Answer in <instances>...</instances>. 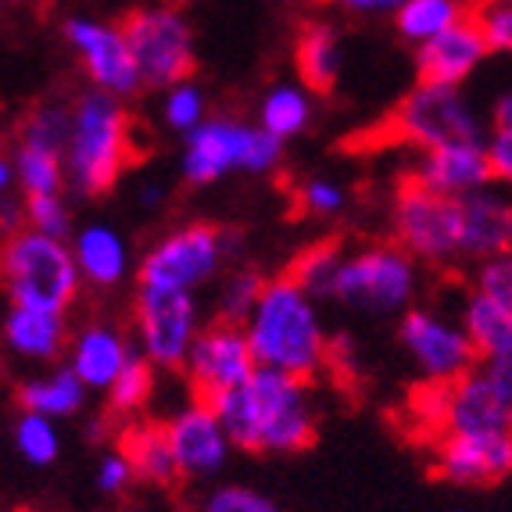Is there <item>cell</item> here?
Instances as JSON below:
<instances>
[{
    "label": "cell",
    "instance_id": "1",
    "mask_svg": "<svg viewBox=\"0 0 512 512\" xmlns=\"http://www.w3.org/2000/svg\"><path fill=\"white\" fill-rule=\"evenodd\" d=\"M233 448L251 455H294L316 441L312 380L255 366L240 384L208 398Z\"/></svg>",
    "mask_w": 512,
    "mask_h": 512
},
{
    "label": "cell",
    "instance_id": "2",
    "mask_svg": "<svg viewBox=\"0 0 512 512\" xmlns=\"http://www.w3.org/2000/svg\"><path fill=\"white\" fill-rule=\"evenodd\" d=\"M255 366L316 380L326 369L330 333L319 316V301L305 294L291 276H265L251 316L240 323Z\"/></svg>",
    "mask_w": 512,
    "mask_h": 512
},
{
    "label": "cell",
    "instance_id": "3",
    "mask_svg": "<svg viewBox=\"0 0 512 512\" xmlns=\"http://www.w3.org/2000/svg\"><path fill=\"white\" fill-rule=\"evenodd\" d=\"M133 115L126 101L101 90H83L69 104V140L61 151L65 190L76 197L108 194L133 162Z\"/></svg>",
    "mask_w": 512,
    "mask_h": 512
},
{
    "label": "cell",
    "instance_id": "4",
    "mask_svg": "<svg viewBox=\"0 0 512 512\" xmlns=\"http://www.w3.org/2000/svg\"><path fill=\"white\" fill-rule=\"evenodd\" d=\"M0 291L8 305L69 316L83 294L69 240L43 237L26 226L0 237Z\"/></svg>",
    "mask_w": 512,
    "mask_h": 512
},
{
    "label": "cell",
    "instance_id": "5",
    "mask_svg": "<svg viewBox=\"0 0 512 512\" xmlns=\"http://www.w3.org/2000/svg\"><path fill=\"white\" fill-rule=\"evenodd\" d=\"M416 412L437 437L512 430V362H477L452 384H427Z\"/></svg>",
    "mask_w": 512,
    "mask_h": 512
},
{
    "label": "cell",
    "instance_id": "6",
    "mask_svg": "<svg viewBox=\"0 0 512 512\" xmlns=\"http://www.w3.org/2000/svg\"><path fill=\"white\" fill-rule=\"evenodd\" d=\"M287 144L269 137L255 122L233 115H208L183 137L180 176L190 187H212L233 172L244 176H273L283 165Z\"/></svg>",
    "mask_w": 512,
    "mask_h": 512
},
{
    "label": "cell",
    "instance_id": "7",
    "mask_svg": "<svg viewBox=\"0 0 512 512\" xmlns=\"http://www.w3.org/2000/svg\"><path fill=\"white\" fill-rule=\"evenodd\" d=\"M244 251L237 230H222L212 222H187L162 233L147 255L137 262V283L176 287V291H201Z\"/></svg>",
    "mask_w": 512,
    "mask_h": 512
},
{
    "label": "cell",
    "instance_id": "8",
    "mask_svg": "<svg viewBox=\"0 0 512 512\" xmlns=\"http://www.w3.org/2000/svg\"><path fill=\"white\" fill-rule=\"evenodd\" d=\"M419 262L398 244H366L344 251L330 298L362 316H402L416 305Z\"/></svg>",
    "mask_w": 512,
    "mask_h": 512
},
{
    "label": "cell",
    "instance_id": "9",
    "mask_svg": "<svg viewBox=\"0 0 512 512\" xmlns=\"http://www.w3.org/2000/svg\"><path fill=\"white\" fill-rule=\"evenodd\" d=\"M119 26L144 90H165V86L194 76L197 40L180 4H169V0L144 4V8L129 11Z\"/></svg>",
    "mask_w": 512,
    "mask_h": 512
},
{
    "label": "cell",
    "instance_id": "10",
    "mask_svg": "<svg viewBox=\"0 0 512 512\" xmlns=\"http://www.w3.org/2000/svg\"><path fill=\"white\" fill-rule=\"evenodd\" d=\"M391 137L416 151H430L441 144L462 140H484L487 126L477 115L473 101L462 94V86L416 83L391 111Z\"/></svg>",
    "mask_w": 512,
    "mask_h": 512
},
{
    "label": "cell",
    "instance_id": "11",
    "mask_svg": "<svg viewBox=\"0 0 512 512\" xmlns=\"http://www.w3.org/2000/svg\"><path fill=\"white\" fill-rule=\"evenodd\" d=\"M205 326L194 291L137 283L133 294V348L154 369H180L183 355Z\"/></svg>",
    "mask_w": 512,
    "mask_h": 512
},
{
    "label": "cell",
    "instance_id": "12",
    "mask_svg": "<svg viewBox=\"0 0 512 512\" xmlns=\"http://www.w3.org/2000/svg\"><path fill=\"white\" fill-rule=\"evenodd\" d=\"M394 244L419 265L459 262V201L405 180L391 201Z\"/></svg>",
    "mask_w": 512,
    "mask_h": 512
},
{
    "label": "cell",
    "instance_id": "13",
    "mask_svg": "<svg viewBox=\"0 0 512 512\" xmlns=\"http://www.w3.org/2000/svg\"><path fill=\"white\" fill-rule=\"evenodd\" d=\"M398 341H402L405 355L416 362L423 384H452L477 366V351H473L466 330L444 316L441 308H405L402 323H398Z\"/></svg>",
    "mask_w": 512,
    "mask_h": 512
},
{
    "label": "cell",
    "instance_id": "14",
    "mask_svg": "<svg viewBox=\"0 0 512 512\" xmlns=\"http://www.w3.org/2000/svg\"><path fill=\"white\" fill-rule=\"evenodd\" d=\"M61 33H65V43L79 58L83 72L90 76L94 90L119 97V101H129L144 90L119 22H104L94 15H69L61 22Z\"/></svg>",
    "mask_w": 512,
    "mask_h": 512
},
{
    "label": "cell",
    "instance_id": "15",
    "mask_svg": "<svg viewBox=\"0 0 512 512\" xmlns=\"http://www.w3.org/2000/svg\"><path fill=\"white\" fill-rule=\"evenodd\" d=\"M251 369H255V359H251L244 330L215 319V323L201 326V333H197L194 344L187 348V355H183L176 373H183V380H187L194 398L208 402V398H215V394L226 391V387L240 384Z\"/></svg>",
    "mask_w": 512,
    "mask_h": 512
},
{
    "label": "cell",
    "instance_id": "16",
    "mask_svg": "<svg viewBox=\"0 0 512 512\" xmlns=\"http://www.w3.org/2000/svg\"><path fill=\"white\" fill-rule=\"evenodd\" d=\"M162 427L180 480H212L230 466L233 444L208 402L190 398Z\"/></svg>",
    "mask_w": 512,
    "mask_h": 512
},
{
    "label": "cell",
    "instance_id": "17",
    "mask_svg": "<svg viewBox=\"0 0 512 512\" xmlns=\"http://www.w3.org/2000/svg\"><path fill=\"white\" fill-rule=\"evenodd\" d=\"M434 466L448 484L495 487L512 473V430L498 434H441Z\"/></svg>",
    "mask_w": 512,
    "mask_h": 512
},
{
    "label": "cell",
    "instance_id": "18",
    "mask_svg": "<svg viewBox=\"0 0 512 512\" xmlns=\"http://www.w3.org/2000/svg\"><path fill=\"white\" fill-rule=\"evenodd\" d=\"M409 183L441 197H462L480 187H491V165H487L484 140H462V144H441L419 151L409 169Z\"/></svg>",
    "mask_w": 512,
    "mask_h": 512
},
{
    "label": "cell",
    "instance_id": "19",
    "mask_svg": "<svg viewBox=\"0 0 512 512\" xmlns=\"http://www.w3.org/2000/svg\"><path fill=\"white\" fill-rule=\"evenodd\" d=\"M459 201V262H484V258L509 255L512 248V205L509 197L491 183Z\"/></svg>",
    "mask_w": 512,
    "mask_h": 512
},
{
    "label": "cell",
    "instance_id": "20",
    "mask_svg": "<svg viewBox=\"0 0 512 512\" xmlns=\"http://www.w3.org/2000/svg\"><path fill=\"white\" fill-rule=\"evenodd\" d=\"M491 58L484 47V40L473 29L470 15L455 22L452 29L430 36L427 43H419L412 54L419 83H441V86H462L473 72Z\"/></svg>",
    "mask_w": 512,
    "mask_h": 512
},
{
    "label": "cell",
    "instance_id": "21",
    "mask_svg": "<svg viewBox=\"0 0 512 512\" xmlns=\"http://www.w3.org/2000/svg\"><path fill=\"white\" fill-rule=\"evenodd\" d=\"M69 316L61 312H40V308L8 305L0 312V351L11 359L33 362V366H54L69 344Z\"/></svg>",
    "mask_w": 512,
    "mask_h": 512
},
{
    "label": "cell",
    "instance_id": "22",
    "mask_svg": "<svg viewBox=\"0 0 512 512\" xmlns=\"http://www.w3.org/2000/svg\"><path fill=\"white\" fill-rule=\"evenodd\" d=\"M133 351L137 348L126 337V330L111 323H86L76 333H69L65 366L83 380L86 391H108Z\"/></svg>",
    "mask_w": 512,
    "mask_h": 512
},
{
    "label": "cell",
    "instance_id": "23",
    "mask_svg": "<svg viewBox=\"0 0 512 512\" xmlns=\"http://www.w3.org/2000/svg\"><path fill=\"white\" fill-rule=\"evenodd\" d=\"M72 262L83 280V287L94 291H111L126 283L129 269H133V255H129V240L122 237L119 226L111 222H86L76 226L69 237Z\"/></svg>",
    "mask_w": 512,
    "mask_h": 512
},
{
    "label": "cell",
    "instance_id": "24",
    "mask_svg": "<svg viewBox=\"0 0 512 512\" xmlns=\"http://www.w3.org/2000/svg\"><path fill=\"white\" fill-rule=\"evenodd\" d=\"M294 69H298V83H305L312 94H330L344 69L341 26L326 18L305 22L294 40Z\"/></svg>",
    "mask_w": 512,
    "mask_h": 512
},
{
    "label": "cell",
    "instance_id": "25",
    "mask_svg": "<svg viewBox=\"0 0 512 512\" xmlns=\"http://www.w3.org/2000/svg\"><path fill=\"white\" fill-rule=\"evenodd\" d=\"M86 398L90 391L83 387L76 373H72L65 362H54L47 366L43 373L26 376L15 391V402L22 412H36V416H47V419H72L86 409Z\"/></svg>",
    "mask_w": 512,
    "mask_h": 512
},
{
    "label": "cell",
    "instance_id": "26",
    "mask_svg": "<svg viewBox=\"0 0 512 512\" xmlns=\"http://www.w3.org/2000/svg\"><path fill=\"white\" fill-rule=\"evenodd\" d=\"M459 326L470 337L477 362H512V305L470 291Z\"/></svg>",
    "mask_w": 512,
    "mask_h": 512
},
{
    "label": "cell",
    "instance_id": "27",
    "mask_svg": "<svg viewBox=\"0 0 512 512\" xmlns=\"http://www.w3.org/2000/svg\"><path fill=\"white\" fill-rule=\"evenodd\" d=\"M316 119V97L298 79H276L262 97H258V129H265L276 140L301 137Z\"/></svg>",
    "mask_w": 512,
    "mask_h": 512
},
{
    "label": "cell",
    "instance_id": "28",
    "mask_svg": "<svg viewBox=\"0 0 512 512\" xmlns=\"http://www.w3.org/2000/svg\"><path fill=\"white\" fill-rule=\"evenodd\" d=\"M119 452L126 455L133 480H144L151 487H172L180 480L162 423H129L122 430Z\"/></svg>",
    "mask_w": 512,
    "mask_h": 512
},
{
    "label": "cell",
    "instance_id": "29",
    "mask_svg": "<svg viewBox=\"0 0 512 512\" xmlns=\"http://www.w3.org/2000/svg\"><path fill=\"white\" fill-rule=\"evenodd\" d=\"M473 0H402V8L394 11V33L402 36L405 43L419 47L427 43L430 36L452 29L455 22L470 15Z\"/></svg>",
    "mask_w": 512,
    "mask_h": 512
},
{
    "label": "cell",
    "instance_id": "30",
    "mask_svg": "<svg viewBox=\"0 0 512 512\" xmlns=\"http://www.w3.org/2000/svg\"><path fill=\"white\" fill-rule=\"evenodd\" d=\"M154 384H158V369L147 359H140L137 351L129 355V362L122 366V373L111 380V387L104 391V409L111 419L137 416L140 409H147V402L154 398Z\"/></svg>",
    "mask_w": 512,
    "mask_h": 512
},
{
    "label": "cell",
    "instance_id": "31",
    "mask_svg": "<svg viewBox=\"0 0 512 512\" xmlns=\"http://www.w3.org/2000/svg\"><path fill=\"white\" fill-rule=\"evenodd\" d=\"M11 158V176L22 197H43V194H65V169L61 154L36 151V147L15 144Z\"/></svg>",
    "mask_w": 512,
    "mask_h": 512
},
{
    "label": "cell",
    "instance_id": "32",
    "mask_svg": "<svg viewBox=\"0 0 512 512\" xmlns=\"http://www.w3.org/2000/svg\"><path fill=\"white\" fill-rule=\"evenodd\" d=\"M11 441H15V452L22 455V462L43 470V466H54L61 455V430L54 419L36 416V412H18L15 427H11Z\"/></svg>",
    "mask_w": 512,
    "mask_h": 512
},
{
    "label": "cell",
    "instance_id": "33",
    "mask_svg": "<svg viewBox=\"0 0 512 512\" xmlns=\"http://www.w3.org/2000/svg\"><path fill=\"white\" fill-rule=\"evenodd\" d=\"M341 258H344L341 244H337V240H323V244H312L308 251H301L287 276H291L305 294L323 301V298H330V291H333V276H337Z\"/></svg>",
    "mask_w": 512,
    "mask_h": 512
},
{
    "label": "cell",
    "instance_id": "34",
    "mask_svg": "<svg viewBox=\"0 0 512 512\" xmlns=\"http://www.w3.org/2000/svg\"><path fill=\"white\" fill-rule=\"evenodd\" d=\"M265 276L251 265H240V269H230V273L219 280V291H215V319L219 323H233L240 326L251 316L258 294H262Z\"/></svg>",
    "mask_w": 512,
    "mask_h": 512
},
{
    "label": "cell",
    "instance_id": "35",
    "mask_svg": "<svg viewBox=\"0 0 512 512\" xmlns=\"http://www.w3.org/2000/svg\"><path fill=\"white\" fill-rule=\"evenodd\" d=\"M158 115H162V126L169 129V133H180V137H187L190 129L201 126V122L212 115V111H208L205 86H197L194 79H180V83L165 86Z\"/></svg>",
    "mask_w": 512,
    "mask_h": 512
},
{
    "label": "cell",
    "instance_id": "36",
    "mask_svg": "<svg viewBox=\"0 0 512 512\" xmlns=\"http://www.w3.org/2000/svg\"><path fill=\"white\" fill-rule=\"evenodd\" d=\"M65 140H69V104L65 101L36 104L22 122V133H18V144L51 154L65 151Z\"/></svg>",
    "mask_w": 512,
    "mask_h": 512
},
{
    "label": "cell",
    "instance_id": "37",
    "mask_svg": "<svg viewBox=\"0 0 512 512\" xmlns=\"http://www.w3.org/2000/svg\"><path fill=\"white\" fill-rule=\"evenodd\" d=\"M22 219H26V230H36L54 240H69L72 230H76L72 201L65 194L22 197Z\"/></svg>",
    "mask_w": 512,
    "mask_h": 512
},
{
    "label": "cell",
    "instance_id": "38",
    "mask_svg": "<svg viewBox=\"0 0 512 512\" xmlns=\"http://www.w3.org/2000/svg\"><path fill=\"white\" fill-rule=\"evenodd\" d=\"M294 205H298V212L308 215V219H333V215H341L344 208L351 205V197H348V190L337 180H330V176H308V180H301L298 190H294Z\"/></svg>",
    "mask_w": 512,
    "mask_h": 512
},
{
    "label": "cell",
    "instance_id": "39",
    "mask_svg": "<svg viewBox=\"0 0 512 512\" xmlns=\"http://www.w3.org/2000/svg\"><path fill=\"white\" fill-rule=\"evenodd\" d=\"M470 22L484 40L487 54L512 51V0H480L470 8Z\"/></svg>",
    "mask_w": 512,
    "mask_h": 512
},
{
    "label": "cell",
    "instance_id": "40",
    "mask_svg": "<svg viewBox=\"0 0 512 512\" xmlns=\"http://www.w3.org/2000/svg\"><path fill=\"white\" fill-rule=\"evenodd\" d=\"M197 512H283L273 498L251 484H219L212 487Z\"/></svg>",
    "mask_w": 512,
    "mask_h": 512
},
{
    "label": "cell",
    "instance_id": "41",
    "mask_svg": "<svg viewBox=\"0 0 512 512\" xmlns=\"http://www.w3.org/2000/svg\"><path fill=\"white\" fill-rule=\"evenodd\" d=\"M473 291L512 305V255H495L477 262L473 269Z\"/></svg>",
    "mask_w": 512,
    "mask_h": 512
},
{
    "label": "cell",
    "instance_id": "42",
    "mask_svg": "<svg viewBox=\"0 0 512 512\" xmlns=\"http://www.w3.org/2000/svg\"><path fill=\"white\" fill-rule=\"evenodd\" d=\"M94 484L101 495H122V491L133 484V470H129L126 455H122L119 448L101 452V459H97V466H94Z\"/></svg>",
    "mask_w": 512,
    "mask_h": 512
},
{
    "label": "cell",
    "instance_id": "43",
    "mask_svg": "<svg viewBox=\"0 0 512 512\" xmlns=\"http://www.w3.org/2000/svg\"><path fill=\"white\" fill-rule=\"evenodd\" d=\"M484 154L491 165V176L505 183L512 176V129H487L484 133Z\"/></svg>",
    "mask_w": 512,
    "mask_h": 512
},
{
    "label": "cell",
    "instance_id": "44",
    "mask_svg": "<svg viewBox=\"0 0 512 512\" xmlns=\"http://www.w3.org/2000/svg\"><path fill=\"white\" fill-rule=\"evenodd\" d=\"M330 4L351 18H391L402 8V0H330Z\"/></svg>",
    "mask_w": 512,
    "mask_h": 512
},
{
    "label": "cell",
    "instance_id": "45",
    "mask_svg": "<svg viewBox=\"0 0 512 512\" xmlns=\"http://www.w3.org/2000/svg\"><path fill=\"white\" fill-rule=\"evenodd\" d=\"M22 226H26V219H22V197L11 190V194L0 197V237L22 230Z\"/></svg>",
    "mask_w": 512,
    "mask_h": 512
},
{
    "label": "cell",
    "instance_id": "46",
    "mask_svg": "<svg viewBox=\"0 0 512 512\" xmlns=\"http://www.w3.org/2000/svg\"><path fill=\"white\" fill-rule=\"evenodd\" d=\"M165 197H169V190H165V183L147 180L144 187L137 190V205H140V208H147V212H154V208H162V205H165Z\"/></svg>",
    "mask_w": 512,
    "mask_h": 512
},
{
    "label": "cell",
    "instance_id": "47",
    "mask_svg": "<svg viewBox=\"0 0 512 512\" xmlns=\"http://www.w3.org/2000/svg\"><path fill=\"white\" fill-rule=\"evenodd\" d=\"M487 129H512V94L502 90L491 104V126Z\"/></svg>",
    "mask_w": 512,
    "mask_h": 512
},
{
    "label": "cell",
    "instance_id": "48",
    "mask_svg": "<svg viewBox=\"0 0 512 512\" xmlns=\"http://www.w3.org/2000/svg\"><path fill=\"white\" fill-rule=\"evenodd\" d=\"M15 190V176H11V158L8 154H0V197L11 194Z\"/></svg>",
    "mask_w": 512,
    "mask_h": 512
},
{
    "label": "cell",
    "instance_id": "49",
    "mask_svg": "<svg viewBox=\"0 0 512 512\" xmlns=\"http://www.w3.org/2000/svg\"><path fill=\"white\" fill-rule=\"evenodd\" d=\"M0 4H29V0H0Z\"/></svg>",
    "mask_w": 512,
    "mask_h": 512
},
{
    "label": "cell",
    "instance_id": "50",
    "mask_svg": "<svg viewBox=\"0 0 512 512\" xmlns=\"http://www.w3.org/2000/svg\"><path fill=\"white\" fill-rule=\"evenodd\" d=\"M169 4H187V0H169Z\"/></svg>",
    "mask_w": 512,
    "mask_h": 512
},
{
    "label": "cell",
    "instance_id": "51",
    "mask_svg": "<svg viewBox=\"0 0 512 512\" xmlns=\"http://www.w3.org/2000/svg\"><path fill=\"white\" fill-rule=\"evenodd\" d=\"M0 376H4V362H0Z\"/></svg>",
    "mask_w": 512,
    "mask_h": 512
},
{
    "label": "cell",
    "instance_id": "52",
    "mask_svg": "<svg viewBox=\"0 0 512 512\" xmlns=\"http://www.w3.org/2000/svg\"><path fill=\"white\" fill-rule=\"evenodd\" d=\"M473 4H480V0H473Z\"/></svg>",
    "mask_w": 512,
    "mask_h": 512
}]
</instances>
